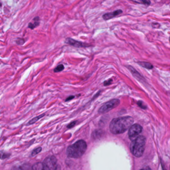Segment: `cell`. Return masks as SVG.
Instances as JSON below:
<instances>
[{
  "label": "cell",
  "mask_w": 170,
  "mask_h": 170,
  "mask_svg": "<svg viewBox=\"0 0 170 170\" xmlns=\"http://www.w3.org/2000/svg\"><path fill=\"white\" fill-rule=\"evenodd\" d=\"M122 13H123V11L120 9H119V10H117L114 12H112L104 14L102 15V17L105 21H107L108 20L112 19V18L116 17L117 15H120L121 14H122Z\"/></svg>",
  "instance_id": "9"
},
{
  "label": "cell",
  "mask_w": 170,
  "mask_h": 170,
  "mask_svg": "<svg viewBox=\"0 0 170 170\" xmlns=\"http://www.w3.org/2000/svg\"><path fill=\"white\" fill-rule=\"evenodd\" d=\"M45 115V114H41V115L38 116L37 117H35L33 119L29 121V124H31L34 123L35 122H36L38 120H39L40 118H41V117H43V116Z\"/></svg>",
  "instance_id": "15"
},
{
  "label": "cell",
  "mask_w": 170,
  "mask_h": 170,
  "mask_svg": "<svg viewBox=\"0 0 170 170\" xmlns=\"http://www.w3.org/2000/svg\"><path fill=\"white\" fill-rule=\"evenodd\" d=\"M127 68L129 69L130 71L131 72V73L133 76L137 80L139 81L141 83H144L145 82V79L144 77H143L142 75H141L138 71H136L134 67H132L131 65H128V66H127Z\"/></svg>",
  "instance_id": "8"
},
{
  "label": "cell",
  "mask_w": 170,
  "mask_h": 170,
  "mask_svg": "<svg viewBox=\"0 0 170 170\" xmlns=\"http://www.w3.org/2000/svg\"><path fill=\"white\" fill-rule=\"evenodd\" d=\"M40 23V17H34L33 20V22H29L28 24V28L30 29H34V28H36L38 26H39Z\"/></svg>",
  "instance_id": "10"
},
{
  "label": "cell",
  "mask_w": 170,
  "mask_h": 170,
  "mask_svg": "<svg viewBox=\"0 0 170 170\" xmlns=\"http://www.w3.org/2000/svg\"><path fill=\"white\" fill-rule=\"evenodd\" d=\"M130 116L119 117L113 119L110 124V130L114 134H121L129 129L133 123Z\"/></svg>",
  "instance_id": "1"
},
{
  "label": "cell",
  "mask_w": 170,
  "mask_h": 170,
  "mask_svg": "<svg viewBox=\"0 0 170 170\" xmlns=\"http://www.w3.org/2000/svg\"><path fill=\"white\" fill-rule=\"evenodd\" d=\"M43 163L47 166L50 170H57V160L55 157H47L43 162Z\"/></svg>",
  "instance_id": "7"
},
{
  "label": "cell",
  "mask_w": 170,
  "mask_h": 170,
  "mask_svg": "<svg viewBox=\"0 0 170 170\" xmlns=\"http://www.w3.org/2000/svg\"><path fill=\"white\" fill-rule=\"evenodd\" d=\"M41 151V147H38V148H37L36 149H34L33 152H32V153H31V155L32 156H34L38 154V153H40V152Z\"/></svg>",
  "instance_id": "17"
},
{
  "label": "cell",
  "mask_w": 170,
  "mask_h": 170,
  "mask_svg": "<svg viewBox=\"0 0 170 170\" xmlns=\"http://www.w3.org/2000/svg\"><path fill=\"white\" fill-rule=\"evenodd\" d=\"M134 2H135V3H141L144 4V5H145L149 6L150 5L151 3V2L150 1H144V0H143V1H141L140 2H136V1H134Z\"/></svg>",
  "instance_id": "18"
},
{
  "label": "cell",
  "mask_w": 170,
  "mask_h": 170,
  "mask_svg": "<svg viewBox=\"0 0 170 170\" xmlns=\"http://www.w3.org/2000/svg\"><path fill=\"white\" fill-rule=\"evenodd\" d=\"M137 104L139 107H140L142 109H146V108H147V106L141 100H139V101H138Z\"/></svg>",
  "instance_id": "16"
},
{
  "label": "cell",
  "mask_w": 170,
  "mask_h": 170,
  "mask_svg": "<svg viewBox=\"0 0 170 170\" xmlns=\"http://www.w3.org/2000/svg\"><path fill=\"white\" fill-rule=\"evenodd\" d=\"M142 131V128L139 124H135L131 126L130 127L129 132H128L129 138L131 140H133L134 139L137 137L139 134L141 133Z\"/></svg>",
  "instance_id": "5"
},
{
  "label": "cell",
  "mask_w": 170,
  "mask_h": 170,
  "mask_svg": "<svg viewBox=\"0 0 170 170\" xmlns=\"http://www.w3.org/2000/svg\"><path fill=\"white\" fill-rule=\"evenodd\" d=\"M152 26L153 28H155V29H159L161 27V25L158 22H153L152 24Z\"/></svg>",
  "instance_id": "21"
},
{
  "label": "cell",
  "mask_w": 170,
  "mask_h": 170,
  "mask_svg": "<svg viewBox=\"0 0 170 170\" xmlns=\"http://www.w3.org/2000/svg\"><path fill=\"white\" fill-rule=\"evenodd\" d=\"M65 42V43H67L68 45H71V46H74L76 48H86V47H89L91 45H89L88 43L78 41L69 38H66Z\"/></svg>",
  "instance_id": "6"
},
{
  "label": "cell",
  "mask_w": 170,
  "mask_h": 170,
  "mask_svg": "<svg viewBox=\"0 0 170 170\" xmlns=\"http://www.w3.org/2000/svg\"><path fill=\"white\" fill-rule=\"evenodd\" d=\"M138 64L139 65H140L142 67H144L145 69H153V65L149 62H138Z\"/></svg>",
  "instance_id": "12"
},
{
  "label": "cell",
  "mask_w": 170,
  "mask_h": 170,
  "mask_svg": "<svg viewBox=\"0 0 170 170\" xmlns=\"http://www.w3.org/2000/svg\"><path fill=\"white\" fill-rule=\"evenodd\" d=\"M16 43L18 45H22L24 43V38H18L16 41Z\"/></svg>",
  "instance_id": "20"
},
{
  "label": "cell",
  "mask_w": 170,
  "mask_h": 170,
  "mask_svg": "<svg viewBox=\"0 0 170 170\" xmlns=\"http://www.w3.org/2000/svg\"><path fill=\"white\" fill-rule=\"evenodd\" d=\"M113 82V80L112 79H109L107 80L104 81L103 84H104V86H107L110 85V84H111Z\"/></svg>",
  "instance_id": "19"
},
{
  "label": "cell",
  "mask_w": 170,
  "mask_h": 170,
  "mask_svg": "<svg viewBox=\"0 0 170 170\" xmlns=\"http://www.w3.org/2000/svg\"><path fill=\"white\" fill-rule=\"evenodd\" d=\"M76 122H72L71 123L69 126H68V128H71V127H73V126H74L75 124H76Z\"/></svg>",
  "instance_id": "23"
},
{
  "label": "cell",
  "mask_w": 170,
  "mask_h": 170,
  "mask_svg": "<svg viewBox=\"0 0 170 170\" xmlns=\"http://www.w3.org/2000/svg\"><path fill=\"white\" fill-rule=\"evenodd\" d=\"M32 170H50L43 163H38L33 166Z\"/></svg>",
  "instance_id": "11"
},
{
  "label": "cell",
  "mask_w": 170,
  "mask_h": 170,
  "mask_svg": "<svg viewBox=\"0 0 170 170\" xmlns=\"http://www.w3.org/2000/svg\"><path fill=\"white\" fill-rule=\"evenodd\" d=\"M10 156L9 153H6L5 152L0 151V159H5L6 158H8Z\"/></svg>",
  "instance_id": "14"
},
{
  "label": "cell",
  "mask_w": 170,
  "mask_h": 170,
  "mask_svg": "<svg viewBox=\"0 0 170 170\" xmlns=\"http://www.w3.org/2000/svg\"><path fill=\"white\" fill-rule=\"evenodd\" d=\"M86 148L87 145L85 142L80 140L69 146L66 151V154L71 158H80L85 153Z\"/></svg>",
  "instance_id": "2"
},
{
  "label": "cell",
  "mask_w": 170,
  "mask_h": 170,
  "mask_svg": "<svg viewBox=\"0 0 170 170\" xmlns=\"http://www.w3.org/2000/svg\"><path fill=\"white\" fill-rule=\"evenodd\" d=\"M64 65L63 64H59V65H57V67H55V69H54V72H60V71H64Z\"/></svg>",
  "instance_id": "13"
},
{
  "label": "cell",
  "mask_w": 170,
  "mask_h": 170,
  "mask_svg": "<svg viewBox=\"0 0 170 170\" xmlns=\"http://www.w3.org/2000/svg\"><path fill=\"white\" fill-rule=\"evenodd\" d=\"M140 170H151V168L149 167H144V168Z\"/></svg>",
  "instance_id": "24"
},
{
  "label": "cell",
  "mask_w": 170,
  "mask_h": 170,
  "mask_svg": "<svg viewBox=\"0 0 170 170\" xmlns=\"http://www.w3.org/2000/svg\"><path fill=\"white\" fill-rule=\"evenodd\" d=\"M1 6H2V3H0V7H1Z\"/></svg>",
  "instance_id": "25"
},
{
  "label": "cell",
  "mask_w": 170,
  "mask_h": 170,
  "mask_svg": "<svg viewBox=\"0 0 170 170\" xmlns=\"http://www.w3.org/2000/svg\"><path fill=\"white\" fill-rule=\"evenodd\" d=\"M74 97H75V96H73V95H71V96H69V97L65 99V101H69V100H72V99H73Z\"/></svg>",
  "instance_id": "22"
},
{
  "label": "cell",
  "mask_w": 170,
  "mask_h": 170,
  "mask_svg": "<svg viewBox=\"0 0 170 170\" xmlns=\"http://www.w3.org/2000/svg\"><path fill=\"white\" fill-rule=\"evenodd\" d=\"M146 144V139L143 136H138L131 143L130 151L136 157H140L144 152Z\"/></svg>",
  "instance_id": "3"
},
{
  "label": "cell",
  "mask_w": 170,
  "mask_h": 170,
  "mask_svg": "<svg viewBox=\"0 0 170 170\" xmlns=\"http://www.w3.org/2000/svg\"><path fill=\"white\" fill-rule=\"evenodd\" d=\"M120 103V100L118 99H113L104 103L99 109V113L101 114L105 113L114 108L118 106Z\"/></svg>",
  "instance_id": "4"
}]
</instances>
